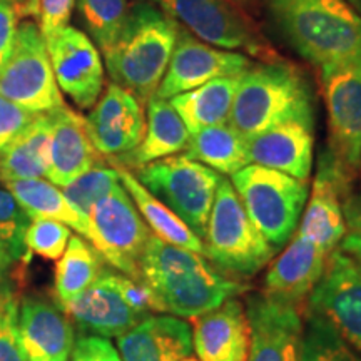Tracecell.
I'll list each match as a JSON object with an SVG mask.
<instances>
[{"mask_svg":"<svg viewBox=\"0 0 361 361\" xmlns=\"http://www.w3.org/2000/svg\"><path fill=\"white\" fill-rule=\"evenodd\" d=\"M139 274L154 295L159 313L178 318H196L247 291L246 284L221 274L202 255L169 245L152 233L139 259Z\"/></svg>","mask_w":361,"mask_h":361,"instance_id":"6da1fadb","label":"cell"},{"mask_svg":"<svg viewBox=\"0 0 361 361\" xmlns=\"http://www.w3.org/2000/svg\"><path fill=\"white\" fill-rule=\"evenodd\" d=\"M179 30V22L157 4L130 6L119 35L102 52L112 82L147 104L164 79Z\"/></svg>","mask_w":361,"mask_h":361,"instance_id":"7a4b0ae2","label":"cell"},{"mask_svg":"<svg viewBox=\"0 0 361 361\" xmlns=\"http://www.w3.org/2000/svg\"><path fill=\"white\" fill-rule=\"evenodd\" d=\"M288 45L322 69L361 54V16L346 0H264Z\"/></svg>","mask_w":361,"mask_h":361,"instance_id":"3957f363","label":"cell"},{"mask_svg":"<svg viewBox=\"0 0 361 361\" xmlns=\"http://www.w3.org/2000/svg\"><path fill=\"white\" fill-rule=\"evenodd\" d=\"M313 89L305 72L278 59L241 75L228 123L247 139L288 121L313 126Z\"/></svg>","mask_w":361,"mask_h":361,"instance_id":"277c9868","label":"cell"},{"mask_svg":"<svg viewBox=\"0 0 361 361\" xmlns=\"http://www.w3.org/2000/svg\"><path fill=\"white\" fill-rule=\"evenodd\" d=\"M202 239L204 258L234 281L258 274L276 255L252 224L231 180L223 176Z\"/></svg>","mask_w":361,"mask_h":361,"instance_id":"5b68a950","label":"cell"},{"mask_svg":"<svg viewBox=\"0 0 361 361\" xmlns=\"http://www.w3.org/2000/svg\"><path fill=\"white\" fill-rule=\"evenodd\" d=\"M231 183L252 224L266 241L279 251L296 233L308 200V183L247 164L231 176Z\"/></svg>","mask_w":361,"mask_h":361,"instance_id":"8992f818","label":"cell"},{"mask_svg":"<svg viewBox=\"0 0 361 361\" xmlns=\"http://www.w3.org/2000/svg\"><path fill=\"white\" fill-rule=\"evenodd\" d=\"M139 183L204 238L221 174L186 154L149 162L135 169Z\"/></svg>","mask_w":361,"mask_h":361,"instance_id":"52a82bcc","label":"cell"},{"mask_svg":"<svg viewBox=\"0 0 361 361\" xmlns=\"http://www.w3.org/2000/svg\"><path fill=\"white\" fill-rule=\"evenodd\" d=\"M0 96L34 114L66 106L54 75L47 42L34 20H22L17 27L11 56L0 69Z\"/></svg>","mask_w":361,"mask_h":361,"instance_id":"ba28073f","label":"cell"},{"mask_svg":"<svg viewBox=\"0 0 361 361\" xmlns=\"http://www.w3.org/2000/svg\"><path fill=\"white\" fill-rule=\"evenodd\" d=\"M202 42L245 51L263 62L281 59L271 47L251 16L229 0H151Z\"/></svg>","mask_w":361,"mask_h":361,"instance_id":"9c48e42d","label":"cell"},{"mask_svg":"<svg viewBox=\"0 0 361 361\" xmlns=\"http://www.w3.org/2000/svg\"><path fill=\"white\" fill-rule=\"evenodd\" d=\"M333 157L351 174L361 156V54L319 69Z\"/></svg>","mask_w":361,"mask_h":361,"instance_id":"30bf717a","label":"cell"},{"mask_svg":"<svg viewBox=\"0 0 361 361\" xmlns=\"http://www.w3.org/2000/svg\"><path fill=\"white\" fill-rule=\"evenodd\" d=\"M89 218L102 258L126 276L141 279L139 259L151 236V229L123 184L104 196L92 207Z\"/></svg>","mask_w":361,"mask_h":361,"instance_id":"8fae6325","label":"cell"},{"mask_svg":"<svg viewBox=\"0 0 361 361\" xmlns=\"http://www.w3.org/2000/svg\"><path fill=\"white\" fill-rule=\"evenodd\" d=\"M305 311L323 318L361 358V264L333 251Z\"/></svg>","mask_w":361,"mask_h":361,"instance_id":"7c38bea8","label":"cell"},{"mask_svg":"<svg viewBox=\"0 0 361 361\" xmlns=\"http://www.w3.org/2000/svg\"><path fill=\"white\" fill-rule=\"evenodd\" d=\"M353 178L355 174L343 168L328 149L323 152L318 173L311 184V197L301 214L296 234L308 239L326 255L336 251L346 233L343 197L351 192Z\"/></svg>","mask_w":361,"mask_h":361,"instance_id":"4fadbf2b","label":"cell"},{"mask_svg":"<svg viewBox=\"0 0 361 361\" xmlns=\"http://www.w3.org/2000/svg\"><path fill=\"white\" fill-rule=\"evenodd\" d=\"M54 75L61 92L80 109H90L104 90V62L101 51L89 35L72 25L45 39Z\"/></svg>","mask_w":361,"mask_h":361,"instance_id":"5bb4252c","label":"cell"},{"mask_svg":"<svg viewBox=\"0 0 361 361\" xmlns=\"http://www.w3.org/2000/svg\"><path fill=\"white\" fill-rule=\"evenodd\" d=\"M251 67L252 62L247 56L202 42L180 27L178 44L156 97L169 101L171 97L201 87L209 80L245 74Z\"/></svg>","mask_w":361,"mask_h":361,"instance_id":"9a60e30c","label":"cell"},{"mask_svg":"<svg viewBox=\"0 0 361 361\" xmlns=\"http://www.w3.org/2000/svg\"><path fill=\"white\" fill-rule=\"evenodd\" d=\"M250 322V351L246 361H301L303 310L283 303L264 293L246 300Z\"/></svg>","mask_w":361,"mask_h":361,"instance_id":"2e32d148","label":"cell"},{"mask_svg":"<svg viewBox=\"0 0 361 361\" xmlns=\"http://www.w3.org/2000/svg\"><path fill=\"white\" fill-rule=\"evenodd\" d=\"M85 128L99 154L117 159L141 144L146 112L134 94L111 82L85 117Z\"/></svg>","mask_w":361,"mask_h":361,"instance_id":"e0dca14e","label":"cell"},{"mask_svg":"<svg viewBox=\"0 0 361 361\" xmlns=\"http://www.w3.org/2000/svg\"><path fill=\"white\" fill-rule=\"evenodd\" d=\"M326 252L293 234L286 247L268 268L264 276V295L303 310L308 298L322 279L328 261Z\"/></svg>","mask_w":361,"mask_h":361,"instance_id":"ac0fdd59","label":"cell"},{"mask_svg":"<svg viewBox=\"0 0 361 361\" xmlns=\"http://www.w3.org/2000/svg\"><path fill=\"white\" fill-rule=\"evenodd\" d=\"M192 322V348L200 361H246L250 351V322L246 308L229 298L218 308Z\"/></svg>","mask_w":361,"mask_h":361,"instance_id":"d6986e66","label":"cell"},{"mask_svg":"<svg viewBox=\"0 0 361 361\" xmlns=\"http://www.w3.org/2000/svg\"><path fill=\"white\" fill-rule=\"evenodd\" d=\"M62 311L80 329L99 338H119L146 318L130 308L117 290L112 269L106 268L87 291Z\"/></svg>","mask_w":361,"mask_h":361,"instance_id":"ffe728a7","label":"cell"},{"mask_svg":"<svg viewBox=\"0 0 361 361\" xmlns=\"http://www.w3.org/2000/svg\"><path fill=\"white\" fill-rule=\"evenodd\" d=\"M250 164L308 183L313 164V126L288 121L246 139Z\"/></svg>","mask_w":361,"mask_h":361,"instance_id":"44dd1931","label":"cell"},{"mask_svg":"<svg viewBox=\"0 0 361 361\" xmlns=\"http://www.w3.org/2000/svg\"><path fill=\"white\" fill-rule=\"evenodd\" d=\"M51 119V164L47 180L66 188L79 176L101 164V154L90 141L85 117L71 107L62 106L47 112Z\"/></svg>","mask_w":361,"mask_h":361,"instance_id":"7402d4cb","label":"cell"},{"mask_svg":"<svg viewBox=\"0 0 361 361\" xmlns=\"http://www.w3.org/2000/svg\"><path fill=\"white\" fill-rule=\"evenodd\" d=\"M123 361H180L192 353V329L173 314H147L117 338Z\"/></svg>","mask_w":361,"mask_h":361,"instance_id":"603a6c76","label":"cell"},{"mask_svg":"<svg viewBox=\"0 0 361 361\" xmlns=\"http://www.w3.org/2000/svg\"><path fill=\"white\" fill-rule=\"evenodd\" d=\"M19 328L25 361H69L75 338L71 319L62 308L39 298H24Z\"/></svg>","mask_w":361,"mask_h":361,"instance_id":"cb8c5ba5","label":"cell"},{"mask_svg":"<svg viewBox=\"0 0 361 361\" xmlns=\"http://www.w3.org/2000/svg\"><path fill=\"white\" fill-rule=\"evenodd\" d=\"M146 106V133L141 144L129 154L111 159L126 169H139L149 162L180 154L191 139L186 124L169 101L154 96L149 99Z\"/></svg>","mask_w":361,"mask_h":361,"instance_id":"d4e9b609","label":"cell"},{"mask_svg":"<svg viewBox=\"0 0 361 361\" xmlns=\"http://www.w3.org/2000/svg\"><path fill=\"white\" fill-rule=\"evenodd\" d=\"M4 186L12 192L17 202L24 207V211L29 214L30 219H56L59 223L75 229L79 236H82L85 241H89L97 250L99 241L89 216L75 209L66 197V194L62 192V189H59L51 180H45L44 178L17 179L6 180Z\"/></svg>","mask_w":361,"mask_h":361,"instance_id":"484cf974","label":"cell"},{"mask_svg":"<svg viewBox=\"0 0 361 361\" xmlns=\"http://www.w3.org/2000/svg\"><path fill=\"white\" fill-rule=\"evenodd\" d=\"M51 137L49 114H37L0 152V180L47 178Z\"/></svg>","mask_w":361,"mask_h":361,"instance_id":"4316f807","label":"cell"},{"mask_svg":"<svg viewBox=\"0 0 361 361\" xmlns=\"http://www.w3.org/2000/svg\"><path fill=\"white\" fill-rule=\"evenodd\" d=\"M117 174H119V180L123 184L126 191L129 192L130 200L134 201L135 207H137L139 214L146 221L147 228L151 229L152 234L157 236L162 241L169 243V245L183 247V250L197 252V255L204 256V245L202 239L192 231L189 226L174 213L171 207H168L164 202L152 196L146 188L139 183L137 178L130 173V169H126L123 166L114 164Z\"/></svg>","mask_w":361,"mask_h":361,"instance_id":"83f0119b","label":"cell"},{"mask_svg":"<svg viewBox=\"0 0 361 361\" xmlns=\"http://www.w3.org/2000/svg\"><path fill=\"white\" fill-rule=\"evenodd\" d=\"M241 75L209 80L201 87L169 99V104L186 124L189 134L228 123Z\"/></svg>","mask_w":361,"mask_h":361,"instance_id":"f1b7e54d","label":"cell"},{"mask_svg":"<svg viewBox=\"0 0 361 361\" xmlns=\"http://www.w3.org/2000/svg\"><path fill=\"white\" fill-rule=\"evenodd\" d=\"M184 154L226 176H233L250 164L246 139L229 123L197 130L189 139Z\"/></svg>","mask_w":361,"mask_h":361,"instance_id":"f546056e","label":"cell"},{"mask_svg":"<svg viewBox=\"0 0 361 361\" xmlns=\"http://www.w3.org/2000/svg\"><path fill=\"white\" fill-rule=\"evenodd\" d=\"M104 259L96 247L82 236L69 239L64 255L57 259L56 266V296L61 308L71 305L87 291L104 271Z\"/></svg>","mask_w":361,"mask_h":361,"instance_id":"4dcf8cb0","label":"cell"},{"mask_svg":"<svg viewBox=\"0 0 361 361\" xmlns=\"http://www.w3.org/2000/svg\"><path fill=\"white\" fill-rule=\"evenodd\" d=\"M85 34L104 52L111 47L128 16V0H75Z\"/></svg>","mask_w":361,"mask_h":361,"instance_id":"1f68e13d","label":"cell"},{"mask_svg":"<svg viewBox=\"0 0 361 361\" xmlns=\"http://www.w3.org/2000/svg\"><path fill=\"white\" fill-rule=\"evenodd\" d=\"M301 361H361V358L323 318L305 311Z\"/></svg>","mask_w":361,"mask_h":361,"instance_id":"d6a6232c","label":"cell"},{"mask_svg":"<svg viewBox=\"0 0 361 361\" xmlns=\"http://www.w3.org/2000/svg\"><path fill=\"white\" fill-rule=\"evenodd\" d=\"M29 214L6 186H0V251L16 266L27 255L25 231Z\"/></svg>","mask_w":361,"mask_h":361,"instance_id":"836d02e7","label":"cell"},{"mask_svg":"<svg viewBox=\"0 0 361 361\" xmlns=\"http://www.w3.org/2000/svg\"><path fill=\"white\" fill-rule=\"evenodd\" d=\"M119 184V174H117L114 166L107 168L101 162V164L89 169L87 173L79 176L75 180H72L71 184H67L62 189V192L66 194V197L75 209L89 216L92 207Z\"/></svg>","mask_w":361,"mask_h":361,"instance_id":"e575fe53","label":"cell"},{"mask_svg":"<svg viewBox=\"0 0 361 361\" xmlns=\"http://www.w3.org/2000/svg\"><path fill=\"white\" fill-rule=\"evenodd\" d=\"M19 296L11 284L0 286V361H25L19 328Z\"/></svg>","mask_w":361,"mask_h":361,"instance_id":"d590c367","label":"cell"},{"mask_svg":"<svg viewBox=\"0 0 361 361\" xmlns=\"http://www.w3.org/2000/svg\"><path fill=\"white\" fill-rule=\"evenodd\" d=\"M71 236L69 226L59 223L56 219L35 218L30 219L25 231V246L27 251L35 252L40 258L57 261L64 255Z\"/></svg>","mask_w":361,"mask_h":361,"instance_id":"8d00e7d4","label":"cell"},{"mask_svg":"<svg viewBox=\"0 0 361 361\" xmlns=\"http://www.w3.org/2000/svg\"><path fill=\"white\" fill-rule=\"evenodd\" d=\"M343 214L346 233L338 250L361 264V192L351 191L343 197Z\"/></svg>","mask_w":361,"mask_h":361,"instance_id":"74e56055","label":"cell"},{"mask_svg":"<svg viewBox=\"0 0 361 361\" xmlns=\"http://www.w3.org/2000/svg\"><path fill=\"white\" fill-rule=\"evenodd\" d=\"M37 114L0 96V152Z\"/></svg>","mask_w":361,"mask_h":361,"instance_id":"f35d334b","label":"cell"},{"mask_svg":"<svg viewBox=\"0 0 361 361\" xmlns=\"http://www.w3.org/2000/svg\"><path fill=\"white\" fill-rule=\"evenodd\" d=\"M74 6L75 0H39V27L45 39L69 25Z\"/></svg>","mask_w":361,"mask_h":361,"instance_id":"ab89813d","label":"cell"},{"mask_svg":"<svg viewBox=\"0 0 361 361\" xmlns=\"http://www.w3.org/2000/svg\"><path fill=\"white\" fill-rule=\"evenodd\" d=\"M72 361H123L106 338L84 336L75 341Z\"/></svg>","mask_w":361,"mask_h":361,"instance_id":"60d3db41","label":"cell"},{"mask_svg":"<svg viewBox=\"0 0 361 361\" xmlns=\"http://www.w3.org/2000/svg\"><path fill=\"white\" fill-rule=\"evenodd\" d=\"M20 20L17 19L12 8L0 0V69L11 56Z\"/></svg>","mask_w":361,"mask_h":361,"instance_id":"b9f144b4","label":"cell"},{"mask_svg":"<svg viewBox=\"0 0 361 361\" xmlns=\"http://www.w3.org/2000/svg\"><path fill=\"white\" fill-rule=\"evenodd\" d=\"M12 8L17 19L22 20H39V0H2Z\"/></svg>","mask_w":361,"mask_h":361,"instance_id":"7bdbcfd3","label":"cell"},{"mask_svg":"<svg viewBox=\"0 0 361 361\" xmlns=\"http://www.w3.org/2000/svg\"><path fill=\"white\" fill-rule=\"evenodd\" d=\"M229 2H233L234 6L241 8L243 12H246L247 16H258L259 13V8L263 7L264 0H229Z\"/></svg>","mask_w":361,"mask_h":361,"instance_id":"ee69618b","label":"cell"},{"mask_svg":"<svg viewBox=\"0 0 361 361\" xmlns=\"http://www.w3.org/2000/svg\"><path fill=\"white\" fill-rule=\"evenodd\" d=\"M12 268H13V264L6 258V256H4V252L0 251V286H2V284L6 283L7 274L11 273Z\"/></svg>","mask_w":361,"mask_h":361,"instance_id":"f6af8a7d","label":"cell"},{"mask_svg":"<svg viewBox=\"0 0 361 361\" xmlns=\"http://www.w3.org/2000/svg\"><path fill=\"white\" fill-rule=\"evenodd\" d=\"M346 2L355 8V12L358 13V16H361V0H346Z\"/></svg>","mask_w":361,"mask_h":361,"instance_id":"bcb514c9","label":"cell"},{"mask_svg":"<svg viewBox=\"0 0 361 361\" xmlns=\"http://www.w3.org/2000/svg\"><path fill=\"white\" fill-rule=\"evenodd\" d=\"M180 361H200V360L192 358V356H188V358H184V360H180Z\"/></svg>","mask_w":361,"mask_h":361,"instance_id":"7dc6e473","label":"cell"},{"mask_svg":"<svg viewBox=\"0 0 361 361\" xmlns=\"http://www.w3.org/2000/svg\"><path fill=\"white\" fill-rule=\"evenodd\" d=\"M358 173L361 174V156H360V161H358Z\"/></svg>","mask_w":361,"mask_h":361,"instance_id":"c3c4849f","label":"cell"}]
</instances>
